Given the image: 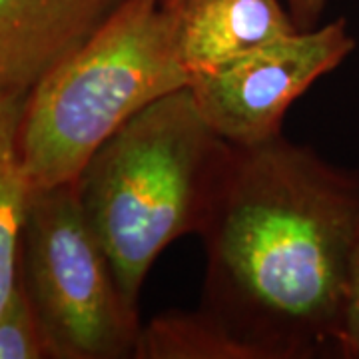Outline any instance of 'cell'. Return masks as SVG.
<instances>
[{"instance_id":"obj_11","label":"cell","mask_w":359,"mask_h":359,"mask_svg":"<svg viewBox=\"0 0 359 359\" xmlns=\"http://www.w3.org/2000/svg\"><path fill=\"white\" fill-rule=\"evenodd\" d=\"M337 358L359 359V228L347 271L346 302L337 337Z\"/></svg>"},{"instance_id":"obj_12","label":"cell","mask_w":359,"mask_h":359,"mask_svg":"<svg viewBox=\"0 0 359 359\" xmlns=\"http://www.w3.org/2000/svg\"><path fill=\"white\" fill-rule=\"evenodd\" d=\"M170 2H176V0H170ZM285 4L294 16L297 28L311 30V28L320 26L327 0H285Z\"/></svg>"},{"instance_id":"obj_1","label":"cell","mask_w":359,"mask_h":359,"mask_svg":"<svg viewBox=\"0 0 359 359\" xmlns=\"http://www.w3.org/2000/svg\"><path fill=\"white\" fill-rule=\"evenodd\" d=\"M359 174L282 134L233 146L200 238L202 309L262 359L337 358Z\"/></svg>"},{"instance_id":"obj_8","label":"cell","mask_w":359,"mask_h":359,"mask_svg":"<svg viewBox=\"0 0 359 359\" xmlns=\"http://www.w3.org/2000/svg\"><path fill=\"white\" fill-rule=\"evenodd\" d=\"M28 96L0 98V309L20 276V250L32 186L20 152Z\"/></svg>"},{"instance_id":"obj_2","label":"cell","mask_w":359,"mask_h":359,"mask_svg":"<svg viewBox=\"0 0 359 359\" xmlns=\"http://www.w3.org/2000/svg\"><path fill=\"white\" fill-rule=\"evenodd\" d=\"M230 154L186 86L130 118L78 174L84 214L134 306L168 245L200 236Z\"/></svg>"},{"instance_id":"obj_4","label":"cell","mask_w":359,"mask_h":359,"mask_svg":"<svg viewBox=\"0 0 359 359\" xmlns=\"http://www.w3.org/2000/svg\"><path fill=\"white\" fill-rule=\"evenodd\" d=\"M20 276L56 359H134L142 323L90 226L74 180L32 190Z\"/></svg>"},{"instance_id":"obj_9","label":"cell","mask_w":359,"mask_h":359,"mask_svg":"<svg viewBox=\"0 0 359 359\" xmlns=\"http://www.w3.org/2000/svg\"><path fill=\"white\" fill-rule=\"evenodd\" d=\"M134 359H262L205 309H172L142 325Z\"/></svg>"},{"instance_id":"obj_6","label":"cell","mask_w":359,"mask_h":359,"mask_svg":"<svg viewBox=\"0 0 359 359\" xmlns=\"http://www.w3.org/2000/svg\"><path fill=\"white\" fill-rule=\"evenodd\" d=\"M124 0H0V98L28 96Z\"/></svg>"},{"instance_id":"obj_7","label":"cell","mask_w":359,"mask_h":359,"mask_svg":"<svg viewBox=\"0 0 359 359\" xmlns=\"http://www.w3.org/2000/svg\"><path fill=\"white\" fill-rule=\"evenodd\" d=\"M172 4L180 50L190 74L299 30L285 0H176Z\"/></svg>"},{"instance_id":"obj_3","label":"cell","mask_w":359,"mask_h":359,"mask_svg":"<svg viewBox=\"0 0 359 359\" xmlns=\"http://www.w3.org/2000/svg\"><path fill=\"white\" fill-rule=\"evenodd\" d=\"M190 84L170 0H124L28 94L20 152L32 190L78 178L146 106Z\"/></svg>"},{"instance_id":"obj_10","label":"cell","mask_w":359,"mask_h":359,"mask_svg":"<svg viewBox=\"0 0 359 359\" xmlns=\"http://www.w3.org/2000/svg\"><path fill=\"white\" fill-rule=\"evenodd\" d=\"M0 359H56L22 276L0 309Z\"/></svg>"},{"instance_id":"obj_5","label":"cell","mask_w":359,"mask_h":359,"mask_svg":"<svg viewBox=\"0 0 359 359\" xmlns=\"http://www.w3.org/2000/svg\"><path fill=\"white\" fill-rule=\"evenodd\" d=\"M355 46L346 18H335L192 72L188 88L219 138L256 146L280 136L290 106L344 65Z\"/></svg>"}]
</instances>
